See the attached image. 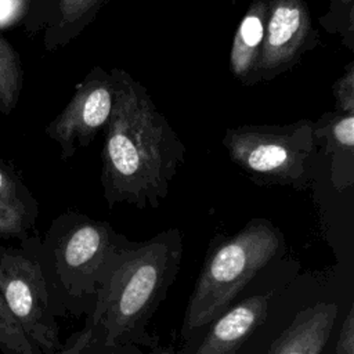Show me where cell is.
Wrapping results in <instances>:
<instances>
[{"label":"cell","instance_id":"cell-1","mask_svg":"<svg viewBox=\"0 0 354 354\" xmlns=\"http://www.w3.org/2000/svg\"><path fill=\"white\" fill-rule=\"evenodd\" d=\"M183 235L176 227L147 241L127 236L113 253L82 329L55 354H145L160 344L148 325L177 279Z\"/></svg>","mask_w":354,"mask_h":354},{"label":"cell","instance_id":"cell-2","mask_svg":"<svg viewBox=\"0 0 354 354\" xmlns=\"http://www.w3.org/2000/svg\"><path fill=\"white\" fill-rule=\"evenodd\" d=\"M113 106L104 127L100 181L108 207L156 209L185 160V147L145 86L124 69L111 72Z\"/></svg>","mask_w":354,"mask_h":354},{"label":"cell","instance_id":"cell-3","mask_svg":"<svg viewBox=\"0 0 354 354\" xmlns=\"http://www.w3.org/2000/svg\"><path fill=\"white\" fill-rule=\"evenodd\" d=\"M299 271V263L288 256L282 231L268 218H250L232 235L216 234L185 306L181 342L236 301Z\"/></svg>","mask_w":354,"mask_h":354},{"label":"cell","instance_id":"cell-4","mask_svg":"<svg viewBox=\"0 0 354 354\" xmlns=\"http://www.w3.org/2000/svg\"><path fill=\"white\" fill-rule=\"evenodd\" d=\"M126 239L104 220L68 210L40 239V261L55 315H86L108 264Z\"/></svg>","mask_w":354,"mask_h":354},{"label":"cell","instance_id":"cell-5","mask_svg":"<svg viewBox=\"0 0 354 354\" xmlns=\"http://www.w3.org/2000/svg\"><path fill=\"white\" fill-rule=\"evenodd\" d=\"M318 289L311 275L281 279L232 304L184 340L176 354H267L274 339Z\"/></svg>","mask_w":354,"mask_h":354},{"label":"cell","instance_id":"cell-6","mask_svg":"<svg viewBox=\"0 0 354 354\" xmlns=\"http://www.w3.org/2000/svg\"><path fill=\"white\" fill-rule=\"evenodd\" d=\"M310 119L290 124H243L228 127L223 145L253 183L306 189L317 147Z\"/></svg>","mask_w":354,"mask_h":354},{"label":"cell","instance_id":"cell-7","mask_svg":"<svg viewBox=\"0 0 354 354\" xmlns=\"http://www.w3.org/2000/svg\"><path fill=\"white\" fill-rule=\"evenodd\" d=\"M0 295L14 319L41 354H55L62 342L40 261V238L19 248L0 245Z\"/></svg>","mask_w":354,"mask_h":354},{"label":"cell","instance_id":"cell-8","mask_svg":"<svg viewBox=\"0 0 354 354\" xmlns=\"http://www.w3.org/2000/svg\"><path fill=\"white\" fill-rule=\"evenodd\" d=\"M115 98L113 79L101 66H94L76 86L71 101L46 126V134L61 148L68 160L79 148L88 147L109 120Z\"/></svg>","mask_w":354,"mask_h":354},{"label":"cell","instance_id":"cell-9","mask_svg":"<svg viewBox=\"0 0 354 354\" xmlns=\"http://www.w3.org/2000/svg\"><path fill=\"white\" fill-rule=\"evenodd\" d=\"M267 17L256 82H270L292 69L318 43L306 0H266Z\"/></svg>","mask_w":354,"mask_h":354},{"label":"cell","instance_id":"cell-10","mask_svg":"<svg viewBox=\"0 0 354 354\" xmlns=\"http://www.w3.org/2000/svg\"><path fill=\"white\" fill-rule=\"evenodd\" d=\"M340 317L339 301L318 297L300 307L267 354H324Z\"/></svg>","mask_w":354,"mask_h":354},{"label":"cell","instance_id":"cell-11","mask_svg":"<svg viewBox=\"0 0 354 354\" xmlns=\"http://www.w3.org/2000/svg\"><path fill=\"white\" fill-rule=\"evenodd\" d=\"M314 142L324 144L332 159V183L343 191L354 180V113L333 111L314 122Z\"/></svg>","mask_w":354,"mask_h":354},{"label":"cell","instance_id":"cell-12","mask_svg":"<svg viewBox=\"0 0 354 354\" xmlns=\"http://www.w3.org/2000/svg\"><path fill=\"white\" fill-rule=\"evenodd\" d=\"M267 1L253 0L242 17L232 39L230 71L243 84H256V69L261 54Z\"/></svg>","mask_w":354,"mask_h":354},{"label":"cell","instance_id":"cell-13","mask_svg":"<svg viewBox=\"0 0 354 354\" xmlns=\"http://www.w3.org/2000/svg\"><path fill=\"white\" fill-rule=\"evenodd\" d=\"M106 0H59L57 10L46 25L43 43L47 51L66 46L87 28Z\"/></svg>","mask_w":354,"mask_h":354},{"label":"cell","instance_id":"cell-14","mask_svg":"<svg viewBox=\"0 0 354 354\" xmlns=\"http://www.w3.org/2000/svg\"><path fill=\"white\" fill-rule=\"evenodd\" d=\"M24 86V69L18 50L0 33V113L10 115Z\"/></svg>","mask_w":354,"mask_h":354},{"label":"cell","instance_id":"cell-15","mask_svg":"<svg viewBox=\"0 0 354 354\" xmlns=\"http://www.w3.org/2000/svg\"><path fill=\"white\" fill-rule=\"evenodd\" d=\"M0 201L39 214V203L17 169L0 156Z\"/></svg>","mask_w":354,"mask_h":354},{"label":"cell","instance_id":"cell-16","mask_svg":"<svg viewBox=\"0 0 354 354\" xmlns=\"http://www.w3.org/2000/svg\"><path fill=\"white\" fill-rule=\"evenodd\" d=\"M319 24L328 33L339 35L347 48L354 50V0H330Z\"/></svg>","mask_w":354,"mask_h":354},{"label":"cell","instance_id":"cell-17","mask_svg":"<svg viewBox=\"0 0 354 354\" xmlns=\"http://www.w3.org/2000/svg\"><path fill=\"white\" fill-rule=\"evenodd\" d=\"M0 351L3 354H41L10 314L0 295Z\"/></svg>","mask_w":354,"mask_h":354},{"label":"cell","instance_id":"cell-18","mask_svg":"<svg viewBox=\"0 0 354 354\" xmlns=\"http://www.w3.org/2000/svg\"><path fill=\"white\" fill-rule=\"evenodd\" d=\"M37 216V213L0 201V238H18L19 241L28 238Z\"/></svg>","mask_w":354,"mask_h":354},{"label":"cell","instance_id":"cell-19","mask_svg":"<svg viewBox=\"0 0 354 354\" xmlns=\"http://www.w3.org/2000/svg\"><path fill=\"white\" fill-rule=\"evenodd\" d=\"M59 0H30L29 11L25 18L24 28L30 36L43 30L53 18Z\"/></svg>","mask_w":354,"mask_h":354},{"label":"cell","instance_id":"cell-20","mask_svg":"<svg viewBox=\"0 0 354 354\" xmlns=\"http://www.w3.org/2000/svg\"><path fill=\"white\" fill-rule=\"evenodd\" d=\"M332 91L337 102V109L354 113V62L347 64L343 76L336 80Z\"/></svg>","mask_w":354,"mask_h":354},{"label":"cell","instance_id":"cell-21","mask_svg":"<svg viewBox=\"0 0 354 354\" xmlns=\"http://www.w3.org/2000/svg\"><path fill=\"white\" fill-rule=\"evenodd\" d=\"M30 0H0V30L11 29L25 21Z\"/></svg>","mask_w":354,"mask_h":354},{"label":"cell","instance_id":"cell-22","mask_svg":"<svg viewBox=\"0 0 354 354\" xmlns=\"http://www.w3.org/2000/svg\"><path fill=\"white\" fill-rule=\"evenodd\" d=\"M336 354H354V307L348 304L347 311L342 319L337 339H336Z\"/></svg>","mask_w":354,"mask_h":354},{"label":"cell","instance_id":"cell-23","mask_svg":"<svg viewBox=\"0 0 354 354\" xmlns=\"http://www.w3.org/2000/svg\"><path fill=\"white\" fill-rule=\"evenodd\" d=\"M145 354H176V350L173 346H162L159 344L158 347L147 351Z\"/></svg>","mask_w":354,"mask_h":354}]
</instances>
